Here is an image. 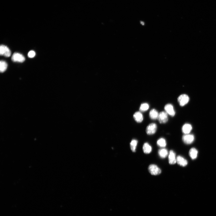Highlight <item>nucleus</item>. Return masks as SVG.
I'll list each match as a JSON object with an SVG mask.
<instances>
[{
	"mask_svg": "<svg viewBox=\"0 0 216 216\" xmlns=\"http://www.w3.org/2000/svg\"><path fill=\"white\" fill-rule=\"evenodd\" d=\"M176 160L178 164L180 166L185 167L187 165V161L181 156H177L176 158Z\"/></svg>",
	"mask_w": 216,
	"mask_h": 216,
	"instance_id": "obj_10",
	"label": "nucleus"
},
{
	"mask_svg": "<svg viewBox=\"0 0 216 216\" xmlns=\"http://www.w3.org/2000/svg\"><path fill=\"white\" fill-rule=\"evenodd\" d=\"M149 108V104L146 103H144L141 104L140 108V110L142 112H144L148 110Z\"/></svg>",
	"mask_w": 216,
	"mask_h": 216,
	"instance_id": "obj_20",
	"label": "nucleus"
},
{
	"mask_svg": "<svg viewBox=\"0 0 216 216\" xmlns=\"http://www.w3.org/2000/svg\"><path fill=\"white\" fill-rule=\"evenodd\" d=\"M189 97L187 95L182 94L179 97L178 101L181 106H185L189 102Z\"/></svg>",
	"mask_w": 216,
	"mask_h": 216,
	"instance_id": "obj_2",
	"label": "nucleus"
},
{
	"mask_svg": "<svg viewBox=\"0 0 216 216\" xmlns=\"http://www.w3.org/2000/svg\"><path fill=\"white\" fill-rule=\"evenodd\" d=\"M192 129L191 125L189 124H185L183 126L182 130L183 132L185 134H189Z\"/></svg>",
	"mask_w": 216,
	"mask_h": 216,
	"instance_id": "obj_12",
	"label": "nucleus"
},
{
	"mask_svg": "<svg viewBox=\"0 0 216 216\" xmlns=\"http://www.w3.org/2000/svg\"><path fill=\"white\" fill-rule=\"evenodd\" d=\"M25 59L23 55L18 53H14L12 57V60L14 62L23 63L25 61Z\"/></svg>",
	"mask_w": 216,
	"mask_h": 216,
	"instance_id": "obj_4",
	"label": "nucleus"
},
{
	"mask_svg": "<svg viewBox=\"0 0 216 216\" xmlns=\"http://www.w3.org/2000/svg\"><path fill=\"white\" fill-rule=\"evenodd\" d=\"M194 140V136L192 135L187 134L183 137V140L186 144H190L192 143Z\"/></svg>",
	"mask_w": 216,
	"mask_h": 216,
	"instance_id": "obj_8",
	"label": "nucleus"
},
{
	"mask_svg": "<svg viewBox=\"0 0 216 216\" xmlns=\"http://www.w3.org/2000/svg\"><path fill=\"white\" fill-rule=\"evenodd\" d=\"M138 143L137 140L135 139L132 140L130 143V148L133 152H136V146Z\"/></svg>",
	"mask_w": 216,
	"mask_h": 216,
	"instance_id": "obj_17",
	"label": "nucleus"
},
{
	"mask_svg": "<svg viewBox=\"0 0 216 216\" xmlns=\"http://www.w3.org/2000/svg\"><path fill=\"white\" fill-rule=\"evenodd\" d=\"M0 54L6 57H9L11 55V52L8 47L2 45L0 47Z\"/></svg>",
	"mask_w": 216,
	"mask_h": 216,
	"instance_id": "obj_6",
	"label": "nucleus"
},
{
	"mask_svg": "<svg viewBox=\"0 0 216 216\" xmlns=\"http://www.w3.org/2000/svg\"><path fill=\"white\" fill-rule=\"evenodd\" d=\"M158 153L161 158L164 159L167 157L168 155V152L166 149L162 148L159 150Z\"/></svg>",
	"mask_w": 216,
	"mask_h": 216,
	"instance_id": "obj_15",
	"label": "nucleus"
},
{
	"mask_svg": "<svg viewBox=\"0 0 216 216\" xmlns=\"http://www.w3.org/2000/svg\"><path fill=\"white\" fill-rule=\"evenodd\" d=\"M159 113L157 110L155 109L151 110L150 112L149 116L153 120H155L158 119Z\"/></svg>",
	"mask_w": 216,
	"mask_h": 216,
	"instance_id": "obj_13",
	"label": "nucleus"
},
{
	"mask_svg": "<svg viewBox=\"0 0 216 216\" xmlns=\"http://www.w3.org/2000/svg\"><path fill=\"white\" fill-rule=\"evenodd\" d=\"M164 109L166 112L171 117H174L175 114V112L173 105L170 104H167L165 107Z\"/></svg>",
	"mask_w": 216,
	"mask_h": 216,
	"instance_id": "obj_7",
	"label": "nucleus"
},
{
	"mask_svg": "<svg viewBox=\"0 0 216 216\" xmlns=\"http://www.w3.org/2000/svg\"><path fill=\"white\" fill-rule=\"evenodd\" d=\"M143 149L144 152L145 154H149L152 151L151 146L147 143H144L143 146Z\"/></svg>",
	"mask_w": 216,
	"mask_h": 216,
	"instance_id": "obj_14",
	"label": "nucleus"
},
{
	"mask_svg": "<svg viewBox=\"0 0 216 216\" xmlns=\"http://www.w3.org/2000/svg\"><path fill=\"white\" fill-rule=\"evenodd\" d=\"M35 55V52L33 50L30 51L28 53V57L31 58L34 57Z\"/></svg>",
	"mask_w": 216,
	"mask_h": 216,
	"instance_id": "obj_21",
	"label": "nucleus"
},
{
	"mask_svg": "<svg viewBox=\"0 0 216 216\" xmlns=\"http://www.w3.org/2000/svg\"><path fill=\"white\" fill-rule=\"evenodd\" d=\"M134 118L137 123H140L143 120V116L140 112H137L133 115Z\"/></svg>",
	"mask_w": 216,
	"mask_h": 216,
	"instance_id": "obj_11",
	"label": "nucleus"
},
{
	"mask_svg": "<svg viewBox=\"0 0 216 216\" xmlns=\"http://www.w3.org/2000/svg\"><path fill=\"white\" fill-rule=\"evenodd\" d=\"M169 162L170 165H174L176 162V154L172 150L170 151L169 154Z\"/></svg>",
	"mask_w": 216,
	"mask_h": 216,
	"instance_id": "obj_9",
	"label": "nucleus"
},
{
	"mask_svg": "<svg viewBox=\"0 0 216 216\" xmlns=\"http://www.w3.org/2000/svg\"><path fill=\"white\" fill-rule=\"evenodd\" d=\"M158 145L161 147H165L166 146V140L163 138L159 139L157 141Z\"/></svg>",
	"mask_w": 216,
	"mask_h": 216,
	"instance_id": "obj_19",
	"label": "nucleus"
},
{
	"mask_svg": "<svg viewBox=\"0 0 216 216\" xmlns=\"http://www.w3.org/2000/svg\"><path fill=\"white\" fill-rule=\"evenodd\" d=\"M198 153V151L195 148H191L189 152L190 157L192 159H194L196 158Z\"/></svg>",
	"mask_w": 216,
	"mask_h": 216,
	"instance_id": "obj_16",
	"label": "nucleus"
},
{
	"mask_svg": "<svg viewBox=\"0 0 216 216\" xmlns=\"http://www.w3.org/2000/svg\"><path fill=\"white\" fill-rule=\"evenodd\" d=\"M8 65L6 62L4 61H1L0 62V71L3 73L5 72L7 69Z\"/></svg>",
	"mask_w": 216,
	"mask_h": 216,
	"instance_id": "obj_18",
	"label": "nucleus"
},
{
	"mask_svg": "<svg viewBox=\"0 0 216 216\" xmlns=\"http://www.w3.org/2000/svg\"><path fill=\"white\" fill-rule=\"evenodd\" d=\"M157 119L160 123H165L168 121V114L166 112H161L159 113Z\"/></svg>",
	"mask_w": 216,
	"mask_h": 216,
	"instance_id": "obj_3",
	"label": "nucleus"
},
{
	"mask_svg": "<svg viewBox=\"0 0 216 216\" xmlns=\"http://www.w3.org/2000/svg\"><path fill=\"white\" fill-rule=\"evenodd\" d=\"M141 25H144V22L142 21L141 22Z\"/></svg>",
	"mask_w": 216,
	"mask_h": 216,
	"instance_id": "obj_22",
	"label": "nucleus"
},
{
	"mask_svg": "<svg viewBox=\"0 0 216 216\" xmlns=\"http://www.w3.org/2000/svg\"><path fill=\"white\" fill-rule=\"evenodd\" d=\"M149 172L151 174L153 175H157L161 173V170L157 166L155 165H151L148 167Z\"/></svg>",
	"mask_w": 216,
	"mask_h": 216,
	"instance_id": "obj_1",
	"label": "nucleus"
},
{
	"mask_svg": "<svg viewBox=\"0 0 216 216\" xmlns=\"http://www.w3.org/2000/svg\"><path fill=\"white\" fill-rule=\"evenodd\" d=\"M157 129V125L155 123H152L147 127L146 132L148 135H152L156 132Z\"/></svg>",
	"mask_w": 216,
	"mask_h": 216,
	"instance_id": "obj_5",
	"label": "nucleus"
}]
</instances>
